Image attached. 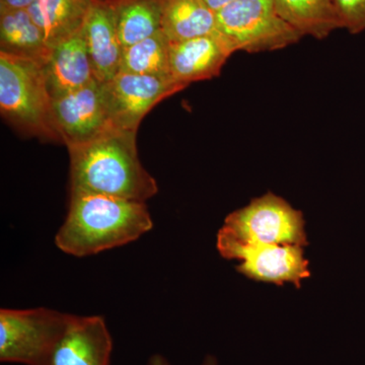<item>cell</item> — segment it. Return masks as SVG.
Masks as SVG:
<instances>
[{
    "label": "cell",
    "instance_id": "22",
    "mask_svg": "<svg viewBox=\"0 0 365 365\" xmlns=\"http://www.w3.org/2000/svg\"><path fill=\"white\" fill-rule=\"evenodd\" d=\"M148 365H170V364L160 355H155L151 357ZM202 365H217V361L215 357L208 356Z\"/></svg>",
    "mask_w": 365,
    "mask_h": 365
},
{
    "label": "cell",
    "instance_id": "13",
    "mask_svg": "<svg viewBox=\"0 0 365 365\" xmlns=\"http://www.w3.org/2000/svg\"><path fill=\"white\" fill-rule=\"evenodd\" d=\"M45 72L52 100L97 81L83 28L52 48Z\"/></svg>",
    "mask_w": 365,
    "mask_h": 365
},
{
    "label": "cell",
    "instance_id": "18",
    "mask_svg": "<svg viewBox=\"0 0 365 365\" xmlns=\"http://www.w3.org/2000/svg\"><path fill=\"white\" fill-rule=\"evenodd\" d=\"M116 20L122 47L140 42L162 30L160 0H107Z\"/></svg>",
    "mask_w": 365,
    "mask_h": 365
},
{
    "label": "cell",
    "instance_id": "11",
    "mask_svg": "<svg viewBox=\"0 0 365 365\" xmlns=\"http://www.w3.org/2000/svg\"><path fill=\"white\" fill-rule=\"evenodd\" d=\"M234 53L216 32L170 42V78L187 86L195 81L215 78L220 76L222 67Z\"/></svg>",
    "mask_w": 365,
    "mask_h": 365
},
{
    "label": "cell",
    "instance_id": "21",
    "mask_svg": "<svg viewBox=\"0 0 365 365\" xmlns=\"http://www.w3.org/2000/svg\"><path fill=\"white\" fill-rule=\"evenodd\" d=\"M37 0H0V9H29Z\"/></svg>",
    "mask_w": 365,
    "mask_h": 365
},
{
    "label": "cell",
    "instance_id": "1",
    "mask_svg": "<svg viewBox=\"0 0 365 365\" xmlns=\"http://www.w3.org/2000/svg\"><path fill=\"white\" fill-rule=\"evenodd\" d=\"M71 193L146 200L158 182L138 157L136 132L113 128L88 143L69 146Z\"/></svg>",
    "mask_w": 365,
    "mask_h": 365
},
{
    "label": "cell",
    "instance_id": "7",
    "mask_svg": "<svg viewBox=\"0 0 365 365\" xmlns=\"http://www.w3.org/2000/svg\"><path fill=\"white\" fill-rule=\"evenodd\" d=\"M53 118L67 148L88 143L116 128L113 123L105 83L95 81L52 100Z\"/></svg>",
    "mask_w": 365,
    "mask_h": 365
},
{
    "label": "cell",
    "instance_id": "8",
    "mask_svg": "<svg viewBox=\"0 0 365 365\" xmlns=\"http://www.w3.org/2000/svg\"><path fill=\"white\" fill-rule=\"evenodd\" d=\"M105 86L114 126L132 132H137L155 105L187 88L173 78L126 72H119Z\"/></svg>",
    "mask_w": 365,
    "mask_h": 365
},
{
    "label": "cell",
    "instance_id": "16",
    "mask_svg": "<svg viewBox=\"0 0 365 365\" xmlns=\"http://www.w3.org/2000/svg\"><path fill=\"white\" fill-rule=\"evenodd\" d=\"M160 4L162 31L170 42L215 33V11L203 0H160Z\"/></svg>",
    "mask_w": 365,
    "mask_h": 365
},
{
    "label": "cell",
    "instance_id": "10",
    "mask_svg": "<svg viewBox=\"0 0 365 365\" xmlns=\"http://www.w3.org/2000/svg\"><path fill=\"white\" fill-rule=\"evenodd\" d=\"M113 341L101 316H69L46 365H110Z\"/></svg>",
    "mask_w": 365,
    "mask_h": 365
},
{
    "label": "cell",
    "instance_id": "19",
    "mask_svg": "<svg viewBox=\"0 0 365 365\" xmlns=\"http://www.w3.org/2000/svg\"><path fill=\"white\" fill-rule=\"evenodd\" d=\"M170 41L162 30L140 42L123 48L119 72L172 78Z\"/></svg>",
    "mask_w": 365,
    "mask_h": 365
},
{
    "label": "cell",
    "instance_id": "2",
    "mask_svg": "<svg viewBox=\"0 0 365 365\" xmlns=\"http://www.w3.org/2000/svg\"><path fill=\"white\" fill-rule=\"evenodd\" d=\"M153 227L145 202L71 193L68 212L55 245L71 256H91L136 241Z\"/></svg>",
    "mask_w": 365,
    "mask_h": 365
},
{
    "label": "cell",
    "instance_id": "20",
    "mask_svg": "<svg viewBox=\"0 0 365 365\" xmlns=\"http://www.w3.org/2000/svg\"><path fill=\"white\" fill-rule=\"evenodd\" d=\"M341 26L351 35L365 31V0H334Z\"/></svg>",
    "mask_w": 365,
    "mask_h": 365
},
{
    "label": "cell",
    "instance_id": "23",
    "mask_svg": "<svg viewBox=\"0 0 365 365\" xmlns=\"http://www.w3.org/2000/svg\"><path fill=\"white\" fill-rule=\"evenodd\" d=\"M206 6L209 9H212L213 11H220L222 7L227 6V4H232V2L237 1V0H203Z\"/></svg>",
    "mask_w": 365,
    "mask_h": 365
},
{
    "label": "cell",
    "instance_id": "5",
    "mask_svg": "<svg viewBox=\"0 0 365 365\" xmlns=\"http://www.w3.org/2000/svg\"><path fill=\"white\" fill-rule=\"evenodd\" d=\"M215 16V32L235 53L278 51L304 38L278 14L273 0H237Z\"/></svg>",
    "mask_w": 365,
    "mask_h": 365
},
{
    "label": "cell",
    "instance_id": "4",
    "mask_svg": "<svg viewBox=\"0 0 365 365\" xmlns=\"http://www.w3.org/2000/svg\"><path fill=\"white\" fill-rule=\"evenodd\" d=\"M306 222L282 197L274 193L254 198L246 207L227 216L217 235V249L247 245L307 246Z\"/></svg>",
    "mask_w": 365,
    "mask_h": 365
},
{
    "label": "cell",
    "instance_id": "17",
    "mask_svg": "<svg viewBox=\"0 0 365 365\" xmlns=\"http://www.w3.org/2000/svg\"><path fill=\"white\" fill-rule=\"evenodd\" d=\"M278 14L302 36L317 40L342 29L334 0H273Z\"/></svg>",
    "mask_w": 365,
    "mask_h": 365
},
{
    "label": "cell",
    "instance_id": "6",
    "mask_svg": "<svg viewBox=\"0 0 365 365\" xmlns=\"http://www.w3.org/2000/svg\"><path fill=\"white\" fill-rule=\"evenodd\" d=\"M71 314L38 307L0 309V360L46 365Z\"/></svg>",
    "mask_w": 365,
    "mask_h": 365
},
{
    "label": "cell",
    "instance_id": "12",
    "mask_svg": "<svg viewBox=\"0 0 365 365\" xmlns=\"http://www.w3.org/2000/svg\"><path fill=\"white\" fill-rule=\"evenodd\" d=\"M83 32L96 79L108 83L119 73L123 47L114 11L107 0H95L91 4Z\"/></svg>",
    "mask_w": 365,
    "mask_h": 365
},
{
    "label": "cell",
    "instance_id": "15",
    "mask_svg": "<svg viewBox=\"0 0 365 365\" xmlns=\"http://www.w3.org/2000/svg\"><path fill=\"white\" fill-rule=\"evenodd\" d=\"M93 1L95 0H37L28 11L42 31L46 43L52 49L83 28Z\"/></svg>",
    "mask_w": 365,
    "mask_h": 365
},
{
    "label": "cell",
    "instance_id": "9",
    "mask_svg": "<svg viewBox=\"0 0 365 365\" xmlns=\"http://www.w3.org/2000/svg\"><path fill=\"white\" fill-rule=\"evenodd\" d=\"M220 253L227 260H241L237 270L251 279L281 287L290 282L299 288L302 280L311 276L304 249L297 245H247Z\"/></svg>",
    "mask_w": 365,
    "mask_h": 365
},
{
    "label": "cell",
    "instance_id": "3",
    "mask_svg": "<svg viewBox=\"0 0 365 365\" xmlns=\"http://www.w3.org/2000/svg\"><path fill=\"white\" fill-rule=\"evenodd\" d=\"M45 66L0 52V112L26 135L62 143L53 118Z\"/></svg>",
    "mask_w": 365,
    "mask_h": 365
},
{
    "label": "cell",
    "instance_id": "14",
    "mask_svg": "<svg viewBox=\"0 0 365 365\" xmlns=\"http://www.w3.org/2000/svg\"><path fill=\"white\" fill-rule=\"evenodd\" d=\"M51 50L28 9H0V52L46 64Z\"/></svg>",
    "mask_w": 365,
    "mask_h": 365
}]
</instances>
